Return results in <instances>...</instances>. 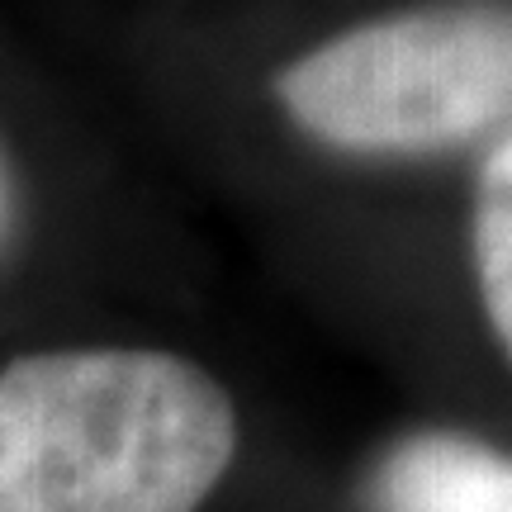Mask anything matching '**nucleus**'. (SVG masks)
<instances>
[{
  "label": "nucleus",
  "mask_w": 512,
  "mask_h": 512,
  "mask_svg": "<svg viewBox=\"0 0 512 512\" xmlns=\"http://www.w3.org/2000/svg\"><path fill=\"white\" fill-rule=\"evenodd\" d=\"M309 138L347 152H441L512 138V5H432L328 38L275 81Z\"/></svg>",
  "instance_id": "2"
},
{
  "label": "nucleus",
  "mask_w": 512,
  "mask_h": 512,
  "mask_svg": "<svg viewBox=\"0 0 512 512\" xmlns=\"http://www.w3.org/2000/svg\"><path fill=\"white\" fill-rule=\"evenodd\" d=\"M233 403L166 351H43L0 370V512H195Z\"/></svg>",
  "instance_id": "1"
},
{
  "label": "nucleus",
  "mask_w": 512,
  "mask_h": 512,
  "mask_svg": "<svg viewBox=\"0 0 512 512\" xmlns=\"http://www.w3.org/2000/svg\"><path fill=\"white\" fill-rule=\"evenodd\" d=\"M375 512H512V456L465 437L394 446L370 484Z\"/></svg>",
  "instance_id": "3"
},
{
  "label": "nucleus",
  "mask_w": 512,
  "mask_h": 512,
  "mask_svg": "<svg viewBox=\"0 0 512 512\" xmlns=\"http://www.w3.org/2000/svg\"><path fill=\"white\" fill-rule=\"evenodd\" d=\"M475 266L484 309L512 356V138L484 157L475 195Z\"/></svg>",
  "instance_id": "4"
},
{
  "label": "nucleus",
  "mask_w": 512,
  "mask_h": 512,
  "mask_svg": "<svg viewBox=\"0 0 512 512\" xmlns=\"http://www.w3.org/2000/svg\"><path fill=\"white\" fill-rule=\"evenodd\" d=\"M5 219H10V181H5V166H0V233H5Z\"/></svg>",
  "instance_id": "5"
}]
</instances>
